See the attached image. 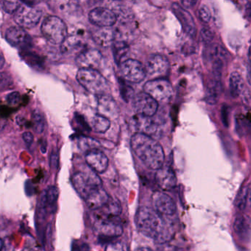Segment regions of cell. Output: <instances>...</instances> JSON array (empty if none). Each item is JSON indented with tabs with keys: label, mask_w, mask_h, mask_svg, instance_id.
<instances>
[{
	"label": "cell",
	"mask_w": 251,
	"mask_h": 251,
	"mask_svg": "<svg viewBox=\"0 0 251 251\" xmlns=\"http://www.w3.org/2000/svg\"><path fill=\"white\" fill-rule=\"evenodd\" d=\"M135 223L140 233L158 243H166L173 237L171 227L164 216L149 207L142 206L137 210Z\"/></svg>",
	"instance_id": "obj_1"
},
{
	"label": "cell",
	"mask_w": 251,
	"mask_h": 251,
	"mask_svg": "<svg viewBox=\"0 0 251 251\" xmlns=\"http://www.w3.org/2000/svg\"><path fill=\"white\" fill-rule=\"evenodd\" d=\"M130 145L136 156L148 168L158 170L164 166V150L153 138L142 133H135L132 136Z\"/></svg>",
	"instance_id": "obj_2"
},
{
	"label": "cell",
	"mask_w": 251,
	"mask_h": 251,
	"mask_svg": "<svg viewBox=\"0 0 251 251\" xmlns=\"http://www.w3.org/2000/svg\"><path fill=\"white\" fill-rule=\"evenodd\" d=\"M77 80L90 93L98 96L107 95L109 84L100 72L92 69H80L77 73Z\"/></svg>",
	"instance_id": "obj_3"
},
{
	"label": "cell",
	"mask_w": 251,
	"mask_h": 251,
	"mask_svg": "<svg viewBox=\"0 0 251 251\" xmlns=\"http://www.w3.org/2000/svg\"><path fill=\"white\" fill-rule=\"evenodd\" d=\"M72 183L77 193L84 200L92 192L102 188V185L100 177L93 170L75 173L72 177Z\"/></svg>",
	"instance_id": "obj_4"
},
{
	"label": "cell",
	"mask_w": 251,
	"mask_h": 251,
	"mask_svg": "<svg viewBox=\"0 0 251 251\" xmlns=\"http://www.w3.org/2000/svg\"><path fill=\"white\" fill-rule=\"evenodd\" d=\"M41 30L45 39L53 45H61L68 36L67 25L56 16H48L42 23Z\"/></svg>",
	"instance_id": "obj_5"
},
{
	"label": "cell",
	"mask_w": 251,
	"mask_h": 251,
	"mask_svg": "<svg viewBox=\"0 0 251 251\" xmlns=\"http://www.w3.org/2000/svg\"><path fill=\"white\" fill-rule=\"evenodd\" d=\"M42 11L39 7L25 3L21 5L14 14V21L23 28H33L36 27L42 18Z\"/></svg>",
	"instance_id": "obj_6"
},
{
	"label": "cell",
	"mask_w": 251,
	"mask_h": 251,
	"mask_svg": "<svg viewBox=\"0 0 251 251\" xmlns=\"http://www.w3.org/2000/svg\"><path fill=\"white\" fill-rule=\"evenodd\" d=\"M144 92L157 102H168L173 95L171 83L164 78L152 79L147 82L144 86Z\"/></svg>",
	"instance_id": "obj_7"
},
{
	"label": "cell",
	"mask_w": 251,
	"mask_h": 251,
	"mask_svg": "<svg viewBox=\"0 0 251 251\" xmlns=\"http://www.w3.org/2000/svg\"><path fill=\"white\" fill-rule=\"evenodd\" d=\"M120 73L125 80L139 83L146 77L145 67L137 60L126 59L120 65Z\"/></svg>",
	"instance_id": "obj_8"
},
{
	"label": "cell",
	"mask_w": 251,
	"mask_h": 251,
	"mask_svg": "<svg viewBox=\"0 0 251 251\" xmlns=\"http://www.w3.org/2000/svg\"><path fill=\"white\" fill-rule=\"evenodd\" d=\"M133 107L136 114L152 117L158 109V102L146 92H140L133 98Z\"/></svg>",
	"instance_id": "obj_9"
},
{
	"label": "cell",
	"mask_w": 251,
	"mask_h": 251,
	"mask_svg": "<svg viewBox=\"0 0 251 251\" xmlns=\"http://www.w3.org/2000/svg\"><path fill=\"white\" fill-rule=\"evenodd\" d=\"M95 233L104 237H117L123 234L122 225L114 220L112 217L102 216L98 218L94 223Z\"/></svg>",
	"instance_id": "obj_10"
},
{
	"label": "cell",
	"mask_w": 251,
	"mask_h": 251,
	"mask_svg": "<svg viewBox=\"0 0 251 251\" xmlns=\"http://www.w3.org/2000/svg\"><path fill=\"white\" fill-rule=\"evenodd\" d=\"M145 67L148 75L154 79L163 78L168 73L170 63L164 55L154 54L148 57Z\"/></svg>",
	"instance_id": "obj_11"
},
{
	"label": "cell",
	"mask_w": 251,
	"mask_h": 251,
	"mask_svg": "<svg viewBox=\"0 0 251 251\" xmlns=\"http://www.w3.org/2000/svg\"><path fill=\"white\" fill-rule=\"evenodd\" d=\"M89 21L98 27H109L117 21V15L109 8L98 7L94 8L89 14Z\"/></svg>",
	"instance_id": "obj_12"
},
{
	"label": "cell",
	"mask_w": 251,
	"mask_h": 251,
	"mask_svg": "<svg viewBox=\"0 0 251 251\" xmlns=\"http://www.w3.org/2000/svg\"><path fill=\"white\" fill-rule=\"evenodd\" d=\"M130 123L136 133H142L151 137L158 132L159 127V123L152 117H145L139 114L133 116Z\"/></svg>",
	"instance_id": "obj_13"
},
{
	"label": "cell",
	"mask_w": 251,
	"mask_h": 251,
	"mask_svg": "<svg viewBox=\"0 0 251 251\" xmlns=\"http://www.w3.org/2000/svg\"><path fill=\"white\" fill-rule=\"evenodd\" d=\"M152 203L157 212L164 217L173 216L176 212V205L171 197L163 192H154Z\"/></svg>",
	"instance_id": "obj_14"
},
{
	"label": "cell",
	"mask_w": 251,
	"mask_h": 251,
	"mask_svg": "<svg viewBox=\"0 0 251 251\" xmlns=\"http://www.w3.org/2000/svg\"><path fill=\"white\" fill-rule=\"evenodd\" d=\"M102 55L100 51L94 48L83 50L76 58V64L80 69L96 70L100 65Z\"/></svg>",
	"instance_id": "obj_15"
},
{
	"label": "cell",
	"mask_w": 251,
	"mask_h": 251,
	"mask_svg": "<svg viewBox=\"0 0 251 251\" xmlns=\"http://www.w3.org/2000/svg\"><path fill=\"white\" fill-rule=\"evenodd\" d=\"M172 10L177 20L180 21L183 30L188 36L195 38L197 34V27L192 16L178 3H173Z\"/></svg>",
	"instance_id": "obj_16"
},
{
	"label": "cell",
	"mask_w": 251,
	"mask_h": 251,
	"mask_svg": "<svg viewBox=\"0 0 251 251\" xmlns=\"http://www.w3.org/2000/svg\"><path fill=\"white\" fill-rule=\"evenodd\" d=\"M98 114L108 119H117L119 117L118 105L112 97L108 95H102L98 96Z\"/></svg>",
	"instance_id": "obj_17"
},
{
	"label": "cell",
	"mask_w": 251,
	"mask_h": 251,
	"mask_svg": "<svg viewBox=\"0 0 251 251\" xmlns=\"http://www.w3.org/2000/svg\"><path fill=\"white\" fill-rule=\"evenodd\" d=\"M85 158L89 167L95 173H103L108 169V157L99 149L89 151Z\"/></svg>",
	"instance_id": "obj_18"
},
{
	"label": "cell",
	"mask_w": 251,
	"mask_h": 251,
	"mask_svg": "<svg viewBox=\"0 0 251 251\" xmlns=\"http://www.w3.org/2000/svg\"><path fill=\"white\" fill-rule=\"evenodd\" d=\"M233 229L238 239L247 242L251 238V219L244 214H236L233 219Z\"/></svg>",
	"instance_id": "obj_19"
},
{
	"label": "cell",
	"mask_w": 251,
	"mask_h": 251,
	"mask_svg": "<svg viewBox=\"0 0 251 251\" xmlns=\"http://www.w3.org/2000/svg\"><path fill=\"white\" fill-rule=\"evenodd\" d=\"M157 184L163 190L168 191L174 189L177 183L176 174L170 167H164L157 170L155 174Z\"/></svg>",
	"instance_id": "obj_20"
},
{
	"label": "cell",
	"mask_w": 251,
	"mask_h": 251,
	"mask_svg": "<svg viewBox=\"0 0 251 251\" xmlns=\"http://www.w3.org/2000/svg\"><path fill=\"white\" fill-rule=\"evenodd\" d=\"M222 75L211 73L207 87L206 101L209 104L214 105L217 103L219 98L223 92Z\"/></svg>",
	"instance_id": "obj_21"
},
{
	"label": "cell",
	"mask_w": 251,
	"mask_h": 251,
	"mask_svg": "<svg viewBox=\"0 0 251 251\" xmlns=\"http://www.w3.org/2000/svg\"><path fill=\"white\" fill-rule=\"evenodd\" d=\"M5 39L10 45L14 47L23 46L28 43L30 40L28 34L24 28L20 26L8 28L5 33Z\"/></svg>",
	"instance_id": "obj_22"
},
{
	"label": "cell",
	"mask_w": 251,
	"mask_h": 251,
	"mask_svg": "<svg viewBox=\"0 0 251 251\" xmlns=\"http://www.w3.org/2000/svg\"><path fill=\"white\" fill-rule=\"evenodd\" d=\"M110 197L106 191L103 188L98 189L95 192H92L87 198L85 199L86 205L92 210H98L105 206L108 201Z\"/></svg>",
	"instance_id": "obj_23"
},
{
	"label": "cell",
	"mask_w": 251,
	"mask_h": 251,
	"mask_svg": "<svg viewBox=\"0 0 251 251\" xmlns=\"http://www.w3.org/2000/svg\"><path fill=\"white\" fill-rule=\"evenodd\" d=\"M116 34L114 30L104 27L96 30L92 35L94 42L102 48L112 47L115 42Z\"/></svg>",
	"instance_id": "obj_24"
},
{
	"label": "cell",
	"mask_w": 251,
	"mask_h": 251,
	"mask_svg": "<svg viewBox=\"0 0 251 251\" xmlns=\"http://www.w3.org/2000/svg\"><path fill=\"white\" fill-rule=\"evenodd\" d=\"M83 42L77 36H67L61 45V52L63 54H72L83 49Z\"/></svg>",
	"instance_id": "obj_25"
},
{
	"label": "cell",
	"mask_w": 251,
	"mask_h": 251,
	"mask_svg": "<svg viewBox=\"0 0 251 251\" xmlns=\"http://www.w3.org/2000/svg\"><path fill=\"white\" fill-rule=\"evenodd\" d=\"M227 56H228L227 51L218 44H213V45L211 44V45H208V48L204 52V57L210 62L217 58H220V59L227 61Z\"/></svg>",
	"instance_id": "obj_26"
},
{
	"label": "cell",
	"mask_w": 251,
	"mask_h": 251,
	"mask_svg": "<svg viewBox=\"0 0 251 251\" xmlns=\"http://www.w3.org/2000/svg\"><path fill=\"white\" fill-rule=\"evenodd\" d=\"M229 89H230V95L235 98L242 95V92L245 90L243 79L242 76L236 72H233L230 75Z\"/></svg>",
	"instance_id": "obj_27"
},
{
	"label": "cell",
	"mask_w": 251,
	"mask_h": 251,
	"mask_svg": "<svg viewBox=\"0 0 251 251\" xmlns=\"http://www.w3.org/2000/svg\"><path fill=\"white\" fill-rule=\"evenodd\" d=\"M112 50L115 62L120 66L123 61H126L125 58L128 54L130 48L126 42H115L112 45Z\"/></svg>",
	"instance_id": "obj_28"
},
{
	"label": "cell",
	"mask_w": 251,
	"mask_h": 251,
	"mask_svg": "<svg viewBox=\"0 0 251 251\" xmlns=\"http://www.w3.org/2000/svg\"><path fill=\"white\" fill-rule=\"evenodd\" d=\"M110 126H111L110 120L100 114H96L91 119V128L96 133H105L109 129Z\"/></svg>",
	"instance_id": "obj_29"
},
{
	"label": "cell",
	"mask_w": 251,
	"mask_h": 251,
	"mask_svg": "<svg viewBox=\"0 0 251 251\" xmlns=\"http://www.w3.org/2000/svg\"><path fill=\"white\" fill-rule=\"evenodd\" d=\"M103 208V213L106 217H114L119 216L121 213L122 208L121 205H120V202L115 200H111L110 198L109 201L108 203L102 207Z\"/></svg>",
	"instance_id": "obj_30"
},
{
	"label": "cell",
	"mask_w": 251,
	"mask_h": 251,
	"mask_svg": "<svg viewBox=\"0 0 251 251\" xmlns=\"http://www.w3.org/2000/svg\"><path fill=\"white\" fill-rule=\"evenodd\" d=\"M32 123L34 131L38 134L43 133L45 127V119L41 111L35 110L32 114Z\"/></svg>",
	"instance_id": "obj_31"
},
{
	"label": "cell",
	"mask_w": 251,
	"mask_h": 251,
	"mask_svg": "<svg viewBox=\"0 0 251 251\" xmlns=\"http://www.w3.org/2000/svg\"><path fill=\"white\" fill-rule=\"evenodd\" d=\"M58 195H59V191H58V188L54 186H50L45 192L42 202L43 203L46 204L48 207L52 206L56 203Z\"/></svg>",
	"instance_id": "obj_32"
},
{
	"label": "cell",
	"mask_w": 251,
	"mask_h": 251,
	"mask_svg": "<svg viewBox=\"0 0 251 251\" xmlns=\"http://www.w3.org/2000/svg\"><path fill=\"white\" fill-rule=\"evenodd\" d=\"M250 186H245L241 189L236 198V205L238 209L244 211L249 202Z\"/></svg>",
	"instance_id": "obj_33"
},
{
	"label": "cell",
	"mask_w": 251,
	"mask_h": 251,
	"mask_svg": "<svg viewBox=\"0 0 251 251\" xmlns=\"http://www.w3.org/2000/svg\"><path fill=\"white\" fill-rule=\"evenodd\" d=\"M79 146L83 150L88 151V152L92 150L98 149L100 144L98 141L89 137H80L79 139Z\"/></svg>",
	"instance_id": "obj_34"
},
{
	"label": "cell",
	"mask_w": 251,
	"mask_h": 251,
	"mask_svg": "<svg viewBox=\"0 0 251 251\" xmlns=\"http://www.w3.org/2000/svg\"><path fill=\"white\" fill-rule=\"evenodd\" d=\"M214 33L210 30L208 27H202L201 29V33H200V39L202 43L205 45H211V42L214 40Z\"/></svg>",
	"instance_id": "obj_35"
},
{
	"label": "cell",
	"mask_w": 251,
	"mask_h": 251,
	"mask_svg": "<svg viewBox=\"0 0 251 251\" xmlns=\"http://www.w3.org/2000/svg\"><path fill=\"white\" fill-rule=\"evenodd\" d=\"M198 18L204 23H209L211 18V13L207 5H202L200 7L198 11Z\"/></svg>",
	"instance_id": "obj_36"
},
{
	"label": "cell",
	"mask_w": 251,
	"mask_h": 251,
	"mask_svg": "<svg viewBox=\"0 0 251 251\" xmlns=\"http://www.w3.org/2000/svg\"><path fill=\"white\" fill-rule=\"evenodd\" d=\"M20 6L21 2L18 1H4L2 2L4 11L9 14H15Z\"/></svg>",
	"instance_id": "obj_37"
},
{
	"label": "cell",
	"mask_w": 251,
	"mask_h": 251,
	"mask_svg": "<svg viewBox=\"0 0 251 251\" xmlns=\"http://www.w3.org/2000/svg\"><path fill=\"white\" fill-rule=\"evenodd\" d=\"M105 251H129L127 244L121 241L111 242L107 245Z\"/></svg>",
	"instance_id": "obj_38"
},
{
	"label": "cell",
	"mask_w": 251,
	"mask_h": 251,
	"mask_svg": "<svg viewBox=\"0 0 251 251\" xmlns=\"http://www.w3.org/2000/svg\"><path fill=\"white\" fill-rule=\"evenodd\" d=\"M120 90H121L122 97L123 99L126 100V102L133 97V89L129 86L126 82L120 83Z\"/></svg>",
	"instance_id": "obj_39"
},
{
	"label": "cell",
	"mask_w": 251,
	"mask_h": 251,
	"mask_svg": "<svg viewBox=\"0 0 251 251\" xmlns=\"http://www.w3.org/2000/svg\"><path fill=\"white\" fill-rule=\"evenodd\" d=\"M229 118H230V108L228 105H223L221 108V120L223 126L226 127L229 126Z\"/></svg>",
	"instance_id": "obj_40"
},
{
	"label": "cell",
	"mask_w": 251,
	"mask_h": 251,
	"mask_svg": "<svg viewBox=\"0 0 251 251\" xmlns=\"http://www.w3.org/2000/svg\"><path fill=\"white\" fill-rule=\"evenodd\" d=\"M7 102L11 105H17L21 101V95L19 92H14L6 97Z\"/></svg>",
	"instance_id": "obj_41"
},
{
	"label": "cell",
	"mask_w": 251,
	"mask_h": 251,
	"mask_svg": "<svg viewBox=\"0 0 251 251\" xmlns=\"http://www.w3.org/2000/svg\"><path fill=\"white\" fill-rule=\"evenodd\" d=\"M242 102L246 108H251V92L248 89H245L242 95Z\"/></svg>",
	"instance_id": "obj_42"
},
{
	"label": "cell",
	"mask_w": 251,
	"mask_h": 251,
	"mask_svg": "<svg viewBox=\"0 0 251 251\" xmlns=\"http://www.w3.org/2000/svg\"><path fill=\"white\" fill-rule=\"evenodd\" d=\"M247 80L248 83L251 85V46L248 50V72H247Z\"/></svg>",
	"instance_id": "obj_43"
},
{
	"label": "cell",
	"mask_w": 251,
	"mask_h": 251,
	"mask_svg": "<svg viewBox=\"0 0 251 251\" xmlns=\"http://www.w3.org/2000/svg\"><path fill=\"white\" fill-rule=\"evenodd\" d=\"M197 3H198V1L196 0H182L180 1L181 6L185 9L193 8Z\"/></svg>",
	"instance_id": "obj_44"
},
{
	"label": "cell",
	"mask_w": 251,
	"mask_h": 251,
	"mask_svg": "<svg viewBox=\"0 0 251 251\" xmlns=\"http://www.w3.org/2000/svg\"><path fill=\"white\" fill-rule=\"evenodd\" d=\"M23 140L27 145H30L33 142V136L30 132H25L23 135Z\"/></svg>",
	"instance_id": "obj_45"
},
{
	"label": "cell",
	"mask_w": 251,
	"mask_h": 251,
	"mask_svg": "<svg viewBox=\"0 0 251 251\" xmlns=\"http://www.w3.org/2000/svg\"><path fill=\"white\" fill-rule=\"evenodd\" d=\"M51 165L55 168L58 165V154L56 151H52L51 154Z\"/></svg>",
	"instance_id": "obj_46"
},
{
	"label": "cell",
	"mask_w": 251,
	"mask_h": 251,
	"mask_svg": "<svg viewBox=\"0 0 251 251\" xmlns=\"http://www.w3.org/2000/svg\"><path fill=\"white\" fill-rule=\"evenodd\" d=\"M163 251H186L183 248H179L177 246H173V245H168L166 247Z\"/></svg>",
	"instance_id": "obj_47"
},
{
	"label": "cell",
	"mask_w": 251,
	"mask_h": 251,
	"mask_svg": "<svg viewBox=\"0 0 251 251\" xmlns=\"http://www.w3.org/2000/svg\"><path fill=\"white\" fill-rule=\"evenodd\" d=\"M245 14L251 20V2H248L245 6Z\"/></svg>",
	"instance_id": "obj_48"
},
{
	"label": "cell",
	"mask_w": 251,
	"mask_h": 251,
	"mask_svg": "<svg viewBox=\"0 0 251 251\" xmlns=\"http://www.w3.org/2000/svg\"><path fill=\"white\" fill-rule=\"evenodd\" d=\"M136 251H152V250L149 248H146V247H142V248H137Z\"/></svg>",
	"instance_id": "obj_49"
},
{
	"label": "cell",
	"mask_w": 251,
	"mask_h": 251,
	"mask_svg": "<svg viewBox=\"0 0 251 251\" xmlns=\"http://www.w3.org/2000/svg\"><path fill=\"white\" fill-rule=\"evenodd\" d=\"M21 251H35L34 250L31 249L30 248H25L24 249L22 250Z\"/></svg>",
	"instance_id": "obj_50"
},
{
	"label": "cell",
	"mask_w": 251,
	"mask_h": 251,
	"mask_svg": "<svg viewBox=\"0 0 251 251\" xmlns=\"http://www.w3.org/2000/svg\"><path fill=\"white\" fill-rule=\"evenodd\" d=\"M3 64H4V58H3V55H2V58H1V68H2V67H3Z\"/></svg>",
	"instance_id": "obj_51"
},
{
	"label": "cell",
	"mask_w": 251,
	"mask_h": 251,
	"mask_svg": "<svg viewBox=\"0 0 251 251\" xmlns=\"http://www.w3.org/2000/svg\"><path fill=\"white\" fill-rule=\"evenodd\" d=\"M249 202H251V186H250Z\"/></svg>",
	"instance_id": "obj_52"
}]
</instances>
